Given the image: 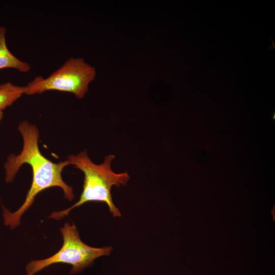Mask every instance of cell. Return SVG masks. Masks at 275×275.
Listing matches in <instances>:
<instances>
[{
	"label": "cell",
	"instance_id": "6da1fadb",
	"mask_svg": "<svg viewBox=\"0 0 275 275\" xmlns=\"http://www.w3.org/2000/svg\"><path fill=\"white\" fill-rule=\"evenodd\" d=\"M18 130L23 139V148L18 155L11 154L7 158L4 166L5 180L7 182H12L20 167L28 163L32 169L33 181L24 202L17 210L10 212L3 206L4 224L12 230L20 224L21 217L32 206L36 195L42 190L57 186L63 189L66 199L71 201L74 198L72 188L64 182L61 176L63 168L69 165L68 161L56 163L43 156L39 149V133L35 125L23 121L19 123Z\"/></svg>",
	"mask_w": 275,
	"mask_h": 275
},
{
	"label": "cell",
	"instance_id": "7a4b0ae2",
	"mask_svg": "<svg viewBox=\"0 0 275 275\" xmlns=\"http://www.w3.org/2000/svg\"><path fill=\"white\" fill-rule=\"evenodd\" d=\"M115 158V155L109 154L102 163L97 164L91 160L86 150L76 155H69L67 159L69 165H73L84 174L83 190L75 204L64 210L53 212L48 218L61 220L73 208L91 201L105 203L114 217L121 216L120 210L113 202L111 188L113 186H125L130 177L126 172L116 173L113 171L111 163Z\"/></svg>",
	"mask_w": 275,
	"mask_h": 275
},
{
	"label": "cell",
	"instance_id": "3957f363",
	"mask_svg": "<svg viewBox=\"0 0 275 275\" xmlns=\"http://www.w3.org/2000/svg\"><path fill=\"white\" fill-rule=\"evenodd\" d=\"M60 232L63 239L60 250L47 258L30 261L25 267L26 275H34L45 267L57 263L72 265L70 272L72 274L80 273L91 266L97 258L109 256L113 249L111 246L96 248L86 244L81 240L76 226L68 222L60 228Z\"/></svg>",
	"mask_w": 275,
	"mask_h": 275
},
{
	"label": "cell",
	"instance_id": "277c9868",
	"mask_svg": "<svg viewBox=\"0 0 275 275\" xmlns=\"http://www.w3.org/2000/svg\"><path fill=\"white\" fill-rule=\"evenodd\" d=\"M96 71L82 58H70L47 78L36 77L25 86L24 94L34 95L49 90H57L74 94L82 98L94 80Z\"/></svg>",
	"mask_w": 275,
	"mask_h": 275
},
{
	"label": "cell",
	"instance_id": "5b68a950",
	"mask_svg": "<svg viewBox=\"0 0 275 275\" xmlns=\"http://www.w3.org/2000/svg\"><path fill=\"white\" fill-rule=\"evenodd\" d=\"M6 28L0 26V69L14 68L23 73L28 72L30 65L15 57L8 49L6 44Z\"/></svg>",
	"mask_w": 275,
	"mask_h": 275
},
{
	"label": "cell",
	"instance_id": "8992f818",
	"mask_svg": "<svg viewBox=\"0 0 275 275\" xmlns=\"http://www.w3.org/2000/svg\"><path fill=\"white\" fill-rule=\"evenodd\" d=\"M25 87L18 86L8 82L0 85V111L11 105L24 94Z\"/></svg>",
	"mask_w": 275,
	"mask_h": 275
},
{
	"label": "cell",
	"instance_id": "52a82bcc",
	"mask_svg": "<svg viewBox=\"0 0 275 275\" xmlns=\"http://www.w3.org/2000/svg\"><path fill=\"white\" fill-rule=\"evenodd\" d=\"M3 116V111H0V121H1V120L2 119Z\"/></svg>",
	"mask_w": 275,
	"mask_h": 275
}]
</instances>
